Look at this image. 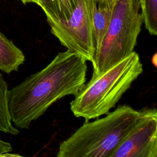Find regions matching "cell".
I'll return each instance as SVG.
<instances>
[{
  "label": "cell",
  "instance_id": "8",
  "mask_svg": "<svg viewBox=\"0 0 157 157\" xmlns=\"http://www.w3.org/2000/svg\"><path fill=\"white\" fill-rule=\"evenodd\" d=\"M33 2L42 9L47 22H63L71 17L78 0H34Z\"/></svg>",
  "mask_w": 157,
  "mask_h": 157
},
{
  "label": "cell",
  "instance_id": "5",
  "mask_svg": "<svg viewBox=\"0 0 157 157\" xmlns=\"http://www.w3.org/2000/svg\"><path fill=\"white\" fill-rule=\"evenodd\" d=\"M48 23L51 33L67 50L80 55L86 61H93L96 48L87 0H78L67 20Z\"/></svg>",
  "mask_w": 157,
  "mask_h": 157
},
{
  "label": "cell",
  "instance_id": "9",
  "mask_svg": "<svg viewBox=\"0 0 157 157\" xmlns=\"http://www.w3.org/2000/svg\"><path fill=\"white\" fill-rule=\"evenodd\" d=\"M25 60L22 51L0 32V70L7 74L17 71Z\"/></svg>",
  "mask_w": 157,
  "mask_h": 157
},
{
  "label": "cell",
  "instance_id": "7",
  "mask_svg": "<svg viewBox=\"0 0 157 157\" xmlns=\"http://www.w3.org/2000/svg\"><path fill=\"white\" fill-rule=\"evenodd\" d=\"M87 3L96 50L99 47L106 32L113 7H110L103 0H87Z\"/></svg>",
  "mask_w": 157,
  "mask_h": 157
},
{
  "label": "cell",
  "instance_id": "13",
  "mask_svg": "<svg viewBox=\"0 0 157 157\" xmlns=\"http://www.w3.org/2000/svg\"><path fill=\"white\" fill-rule=\"evenodd\" d=\"M0 157H26V156H21L18 154L10 153V152H7V153H5L0 155Z\"/></svg>",
  "mask_w": 157,
  "mask_h": 157
},
{
  "label": "cell",
  "instance_id": "2",
  "mask_svg": "<svg viewBox=\"0 0 157 157\" xmlns=\"http://www.w3.org/2000/svg\"><path fill=\"white\" fill-rule=\"evenodd\" d=\"M140 114V110L123 105L103 118L85 121L60 144L57 157H109Z\"/></svg>",
  "mask_w": 157,
  "mask_h": 157
},
{
  "label": "cell",
  "instance_id": "1",
  "mask_svg": "<svg viewBox=\"0 0 157 157\" xmlns=\"http://www.w3.org/2000/svg\"><path fill=\"white\" fill-rule=\"evenodd\" d=\"M86 61L66 50L58 53L44 69L9 90L10 118L17 129H28L61 98L75 96L86 82Z\"/></svg>",
  "mask_w": 157,
  "mask_h": 157
},
{
  "label": "cell",
  "instance_id": "12",
  "mask_svg": "<svg viewBox=\"0 0 157 157\" xmlns=\"http://www.w3.org/2000/svg\"><path fill=\"white\" fill-rule=\"evenodd\" d=\"M12 150V147L9 142L0 139V155L10 152Z\"/></svg>",
  "mask_w": 157,
  "mask_h": 157
},
{
  "label": "cell",
  "instance_id": "4",
  "mask_svg": "<svg viewBox=\"0 0 157 157\" xmlns=\"http://www.w3.org/2000/svg\"><path fill=\"white\" fill-rule=\"evenodd\" d=\"M139 0H117L111 18L93 61L92 77L112 67L134 52L143 19Z\"/></svg>",
  "mask_w": 157,
  "mask_h": 157
},
{
  "label": "cell",
  "instance_id": "14",
  "mask_svg": "<svg viewBox=\"0 0 157 157\" xmlns=\"http://www.w3.org/2000/svg\"><path fill=\"white\" fill-rule=\"evenodd\" d=\"M104 1H105L110 7L113 8V6H114V4L115 3V2L117 1V0H103Z\"/></svg>",
  "mask_w": 157,
  "mask_h": 157
},
{
  "label": "cell",
  "instance_id": "6",
  "mask_svg": "<svg viewBox=\"0 0 157 157\" xmlns=\"http://www.w3.org/2000/svg\"><path fill=\"white\" fill-rule=\"evenodd\" d=\"M109 157H157V110L145 108Z\"/></svg>",
  "mask_w": 157,
  "mask_h": 157
},
{
  "label": "cell",
  "instance_id": "3",
  "mask_svg": "<svg viewBox=\"0 0 157 157\" xmlns=\"http://www.w3.org/2000/svg\"><path fill=\"white\" fill-rule=\"evenodd\" d=\"M142 72L139 55L133 52L85 83L70 103L71 112L75 117L85 121L107 115Z\"/></svg>",
  "mask_w": 157,
  "mask_h": 157
},
{
  "label": "cell",
  "instance_id": "10",
  "mask_svg": "<svg viewBox=\"0 0 157 157\" xmlns=\"http://www.w3.org/2000/svg\"><path fill=\"white\" fill-rule=\"evenodd\" d=\"M7 83L0 72V131L12 135H17L19 130L13 126L10 116Z\"/></svg>",
  "mask_w": 157,
  "mask_h": 157
},
{
  "label": "cell",
  "instance_id": "15",
  "mask_svg": "<svg viewBox=\"0 0 157 157\" xmlns=\"http://www.w3.org/2000/svg\"><path fill=\"white\" fill-rule=\"evenodd\" d=\"M23 4H27V3H29V2H33V1L34 0H20Z\"/></svg>",
  "mask_w": 157,
  "mask_h": 157
},
{
  "label": "cell",
  "instance_id": "11",
  "mask_svg": "<svg viewBox=\"0 0 157 157\" xmlns=\"http://www.w3.org/2000/svg\"><path fill=\"white\" fill-rule=\"evenodd\" d=\"M145 28L152 36L157 34V0H139Z\"/></svg>",
  "mask_w": 157,
  "mask_h": 157
}]
</instances>
